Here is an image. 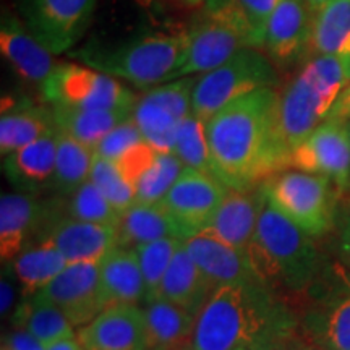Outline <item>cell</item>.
<instances>
[{
    "instance_id": "36",
    "label": "cell",
    "mask_w": 350,
    "mask_h": 350,
    "mask_svg": "<svg viewBox=\"0 0 350 350\" xmlns=\"http://www.w3.org/2000/svg\"><path fill=\"white\" fill-rule=\"evenodd\" d=\"M67 213L68 217L96 224L117 226L120 221V213L109 203L106 196L100 193L91 180L83 183L75 193L68 196Z\"/></svg>"
},
{
    "instance_id": "47",
    "label": "cell",
    "mask_w": 350,
    "mask_h": 350,
    "mask_svg": "<svg viewBox=\"0 0 350 350\" xmlns=\"http://www.w3.org/2000/svg\"><path fill=\"white\" fill-rule=\"evenodd\" d=\"M327 2H329V0H306V3H308L313 13L318 12L321 7H325Z\"/></svg>"
},
{
    "instance_id": "8",
    "label": "cell",
    "mask_w": 350,
    "mask_h": 350,
    "mask_svg": "<svg viewBox=\"0 0 350 350\" xmlns=\"http://www.w3.org/2000/svg\"><path fill=\"white\" fill-rule=\"evenodd\" d=\"M261 185L271 203L308 237H321L331 229L334 195L329 178L291 170L273 175Z\"/></svg>"
},
{
    "instance_id": "29",
    "label": "cell",
    "mask_w": 350,
    "mask_h": 350,
    "mask_svg": "<svg viewBox=\"0 0 350 350\" xmlns=\"http://www.w3.org/2000/svg\"><path fill=\"white\" fill-rule=\"evenodd\" d=\"M306 54L350 57V0H329L313 13Z\"/></svg>"
},
{
    "instance_id": "14",
    "label": "cell",
    "mask_w": 350,
    "mask_h": 350,
    "mask_svg": "<svg viewBox=\"0 0 350 350\" xmlns=\"http://www.w3.org/2000/svg\"><path fill=\"white\" fill-rule=\"evenodd\" d=\"M34 297L55 305L73 326L88 325L106 308L98 262H68Z\"/></svg>"
},
{
    "instance_id": "10",
    "label": "cell",
    "mask_w": 350,
    "mask_h": 350,
    "mask_svg": "<svg viewBox=\"0 0 350 350\" xmlns=\"http://www.w3.org/2000/svg\"><path fill=\"white\" fill-rule=\"evenodd\" d=\"M196 77H187L154 86L137 98L131 119L137 122L144 142L159 152L174 150L183 120L191 113Z\"/></svg>"
},
{
    "instance_id": "27",
    "label": "cell",
    "mask_w": 350,
    "mask_h": 350,
    "mask_svg": "<svg viewBox=\"0 0 350 350\" xmlns=\"http://www.w3.org/2000/svg\"><path fill=\"white\" fill-rule=\"evenodd\" d=\"M165 237H175L185 242L178 226L161 204L135 203L120 214V221L117 224L119 247L135 250L139 245Z\"/></svg>"
},
{
    "instance_id": "25",
    "label": "cell",
    "mask_w": 350,
    "mask_h": 350,
    "mask_svg": "<svg viewBox=\"0 0 350 350\" xmlns=\"http://www.w3.org/2000/svg\"><path fill=\"white\" fill-rule=\"evenodd\" d=\"M104 306L137 305L146 299V286L137 252L113 248L99 262Z\"/></svg>"
},
{
    "instance_id": "3",
    "label": "cell",
    "mask_w": 350,
    "mask_h": 350,
    "mask_svg": "<svg viewBox=\"0 0 350 350\" xmlns=\"http://www.w3.org/2000/svg\"><path fill=\"white\" fill-rule=\"evenodd\" d=\"M190 26L143 29L122 39H93L70 57L99 72L120 78L137 88L170 81L185 60Z\"/></svg>"
},
{
    "instance_id": "30",
    "label": "cell",
    "mask_w": 350,
    "mask_h": 350,
    "mask_svg": "<svg viewBox=\"0 0 350 350\" xmlns=\"http://www.w3.org/2000/svg\"><path fill=\"white\" fill-rule=\"evenodd\" d=\"M94 150L57 129V159L51 188L57 195L70 196L90 180Z\"/></svg>"
},
{
    "instance_id": "34",
    "label": "cell",
    "mask_w": 350,
    "mask_h": 350,
    "mask_svg": "<svg viewBox=\"0 0 350 350\" xmlns=\"http://www.w3.org/2000/svg\"><path fill=\"white\" fill-rule=\"evenodd\" d=\"M183 169L185 165L172 151L159 152L154 164L139 178L135 187V193H137L135 203L159 204L169 193L170 188L174 187V183L177 182V178L180 177Z\"/></svg>"
},
{
    "instance_id": "16",
    "label": "cell",
    "mask_w": 350,
    "mask_h": 350,
    "mask_svg": "<svg viewBox=\"0 0 350 350\" xmlns=\"http://www.w3.org/2000/svg\"><path fill=\"white\" fill-rule=\"evenodd\" d=\"M78 340L85 350H148L143 310L137 305L104 308L80 327Z\"/></svg>"
},
{
    "instance_id": "2",
    "label": "cell",
    "mask_w": 350,
    "mask_h": 350,
    "mask_svg": "<svg viewBox=\"0 0 350 350\" xmlns=\"http://www.w3.org/2000/svg\"><path fill=\"white\" fill-rule=\"evenodd\" d=\"M282 329V313L265 282L226 284L200 312L191 350H261Z\"/></svg>"
},
{
    "instance_id": "15",
    "label": "cell",
    "mask_w": 350,
    "mask_h": 350,
    "mask_svg": "<svg viewBox=\"0 0 350 350\" xmlns=\"http://www.w3.org/2000/svg\"><path fill=\"white\" fill-rule=\"evenodd\" d=\"M313 12L306 0H281L266 26L265 44L271 62L288 67L308 52Z\"/></svg>"
},
{
    "instance_id": "39",
    "label": "cell",
    "mask_w": 350,
    "mask_h": 350,
    "mask_svg": "<svg viewBox=\"0 0 350 350\" xmlns=\"http://www.w3.org/2000/svg\"><path fill=\"white\" fill-rule=\"evenodd\" d=\"M157 154H159V151L156 148H152L150 143L142 142L131 146L129 151H125L113 163L119 167L120 174L125 177V180L131 183L133 187H137L139 178L154 164Z\"/></svg>"
},
{
    "instance_id": "17",
    "label": "cell",
    "mask_w": 350,
    "mask_h": 350,
    "mask_svg": "<svg viewBox=\"0 0 350 350\" xmlns=\"http://www.w3.org/2000/svg\"><path fill=\"white\" fill-rule=\"evenodd\" d=\"M42 240L54 245L67 262H99L119 247L117 226L64 217L49 227Z\"/></svg>"
},
{
    "instance_id": "48",
    "label": "cell",
    "mask_w": 350,
    "mask_h": 350,
    "mask_svg": "<svg viewBox=\"0 0 350 350\" xmlns=\"http://www.w3.org/2000/svg\"><path fill=\"white\" fill-rule=\"evenodd\" d=\"M349 133H350V120H349Z\"/></svg>"
},
{
    "instance_id": "41",
    "label": "cell",
    "mask_w": 350,
    "mask_h": 350,
    "mask_svg": "<svg viewBox=\"0 0 350 350\" xmlns=\"http://www.w3.org/2000/svg\"><path fill=\"white\" fill-rule=\"evenodd\" d=\"M240 3H242L245 15L250 21L253 34H255L256 47L261 49L262 44H265L266 26H268L271 15L281 3V0H240Z\"/></svg>"
},
{
    "instance_id": "44",
    "label": "cell",
    "mask_w": 350,
    "mask_h": 350,
    "mask_svg": "<svg viewBox=\"0 0 350 350\" xmlns=\"http://www.w3.org/2000/svg\"><path fill=\"white\" fill-rule=\"evenodd\" d=\"M46 350H85V349L81 347L78 338L72 336V338H65L62 340H59V342L49 345V347H46Z\"/></svg>"
},
{
    "instance_id": "26",
    "label": "cell",
    "mask_w": 350,
    "mask_h": 350,
    "mask_svg": "<svg viewBox=\"0 0 350 350\" xmlns=\"http://www.w3.org/2000/svg\"><path fill=\"white\" fill-rule=\"evenodd\" d=\"M44 216V206L29 193H3L0 200V256L10 261Z\"/></svg>"
},
{
    "instance_id": "45",
    "label": "cell",
    "mask_w": 350,
    "mask_h": 350,
    "mask_svg": "<svg viewBox=\"0 0 350 350\" xmlns=\"http://www.w3.org/2000/svg\"><path fill=\"white\" fill-rule=\"evenodd\" d=\"M340 247H342V252L347 261L350 262V206L347 211V216H345L344 227H342V242H340Z\"/></svg>"
},
{
    "instance_id": "43",
    "label": "cell",
    "mask_w": 350,
    "mask_h": 350,
    "mask_svg": "<svg viewBox=\"0 0 350 350\" xmlns=\"http://www.w3.org/2000/svg\"><path fill=\"white\" fill-rule=\"evenodd\" d=\"M327 119L342 120V122L350 120V83L347 85V88L342 91V94L339 96V99L336 100L334 107L331 109Z\"/></svg>"
},
{
    "instance_id": "28",
    "label": "cell",
    "mask_w": 350,
    "mask_h": 350,
    "mask_svg": "<svg viewBox=\"0 0 350 350\" xmlns=\"http://www.w3.org/2000/svg\"><path fill=\"white\" fill-rule=\"evenodd\" d=\"M55 126L75 138L85 146L96 150L109 131L130 119L131 111H107V109H77L51 106Z\"/></svg>"
},
{
    "instance_id": "46",
    "label": "cell",
    "mask_w": 350,
    "mask_h": 350,
    "mask_svg": "<svg viewBox=\"0 0 350 350\" xmlns=\"http://www.w3.org/2000/svg\"><path fill=\"white\" fill-rule=\"evenodd\" d=\"M174 2H177L178 5L185 8H200L203 7V3L206 2V0H174Z\"/></svg>"
},
{
    "instance_id": "12",
    "label": "cell",
    "mask_w": 350,
    "mask_h": 350,
    "mask_svg": "<svg viewBox=\"0 0 350 350\" xmlns=\"http://www.w3.org/2000/svg\"><path fill=\"white\" fill-rule=\"evenodd\" d=\"M227 191L229 188L213 175L185 167L159 204L174 219L187 242L204 229Z\"/></svg>"
},
{
    "instance_id": "24",
    "label": "cell",
    "mask_w": 350,
    "mask_h": 350,
    "mask_svg": "<svg viewBox=\"0 0 350 350\" xmlns=\"http://www.w3.org/2000/svg\"><path fill=\"white\" fill-rule=\"evenodd\" d=\"M214 288L216 287L187 252L185 245H182L164 274L156 297L198 317Z\"/></svg>"
},
{
    "instance_id": "40",
    "label": "cell",
    "mask_w": 350,
    "mask_h": 350,
    "mask_svg": "<svg viewBox=\"0 0 350 350\" xmlns=\"http://www.w3.org/2000/svg\"><path fill=\"white\" fill-rule=\"evenodd\" d=\"M325 338L331 350H350V295H345L331 308Z\"/></svg>"
},
{
    "instance_id": "23",
    "label": "cell",
    "mask_w": 350,
    "mask_h": 350,
    "mask_svg": "<svg viewBox=\"0 0 350 350\" xmlns=\"http://www.w3.org/2000/svg\"><path fill=\"white\" fill-rule=\"evenodd\" d=\"M148 350H191L198 317L159 299L144 300Z\"/></svg>"
},
{
    "instance_id": "32",
    "label": "cell",
    "mask_w": 350,
    "mask_h": 350,
    "mask_svg": "<svg viewBox=\"0 0 350 350\" xmlns=\"http://www.w3.org/2000/svg\"><path fill=\"white\" fill-rule=\"evenodd\" d=\"M21 329L28 331L44 347L73 336V325L67 317L49 301L33 297L18 312Z\"/></svg>"
},
{
    "instance_id": "13",
    "label": "cell",
    "mask_w": 350,
    "mask_h": 350,
    "mask_svg": "<svg viewBox=\"0 0 350 350\" xmlns=\"http://www.w3.org/2000/svg\"><path fill=\"white\" fill-rule=\"evenodd\" d=\"M288 167L323 175L339 190L350 185L349 122L326 119L288 157Z\"/></svg>"
},
{
    "instance_id": "11",
    "label": "cell",
    "mask_w": 350,
    "mask_h": 350,
    "mask_svg": "<svg viewBox=\"0 0 350 350\" xmlns=\"http://www.w3.org/2000/svg\"><path fill=\"white\" fill-rule=\"evenodd\" d=\"M99 0H16L21 21L52 54L70 52L85 36Z\"/></svg>"
},
{
    "instance_id": "4",
    "label": "cell",
    "mask_w": 350,
    "mask_h": 350,
    "mask_svg": "<svg viewBox=\"0 0 350 350\" xmlns=\"http://www.w3.org/2000/svg\"><path fill=\"white\" fill-rule=\"evenodd\" d=\"M350 83V57L314 55L279 94L278 138L284 152L305 142L329 116Z\"/></svg>"
},
{
    "instance_id": "7",
    "label": "cell",
    "mask_w": 350,
    "mask_h": 350,
    "mask_svg": "<svg viewBox=\"0 0 350 350\" xmlns=\"http://www.w3.org/2000/svg\"><path fill=\"white\" fill-rule=\"evenodd\" d=\"M273 62L258 47H245L221 67L201 75L191 96V113L208 122L219 111L262 88L278 86Z\"/></svg>"
},
{
    "instance_id": "31",
    "label": "cell",
    "mask_w": 350,
    "mask_h": 350,
    "mask_svg": "<svg viewBox=\"0 0 350 350\" xmlns=\"http://www.w3.org/2000/svg\"><path fill=\"white\" fill-rule=\"evenodd\" d=\"M68 262L54 245L41 240L36 247L26 248L13 262L16 279L25 295L34 297L62 273Z\"/></svg>"
},
{
    "instance_id": "9",
    "label": "cell",
    "mask_w": 350,
    "mask_h": 350,
    "mask_svg": "<svg viewBox=\"0 0 350 350\" xmlns=\"http://www.w3.org/2000/svg\"><path fill=\"white\" fill-rule=\"evenodd\" d=\"M49 106L133 111L137 98L111 75L77 64L57 65L41 90Z\"/></svg>"
},
{
    "instance_id": "20",
    "label": "cell",
    "mask_w": 350,
    "mask_h": 350,
    "mask_svg": "<svg viewBox=\"0 0 350 350\" xmlns=\"http://www.w3.org/2000/svg\"><path fill=\"white\" fill-rule=\"evenodd\" d=\"M261 201V185L253 190H229L203 230L240 252H247L256 230Z\"/></svg>"
},
{
    "instance_id": "5",
    "label": "cell",
    "mask_w": 350,
    "mask_h": 350,
    "mask_svg": "<svg viewBox=\"0 0 350 350\" xmlns=\"http://www.w3.org/2000/svg\"><path fill=\"white\" fill-rule=\"evenodd\" d=\"M261 190L256 230L245 252L253 273L261 282L279 279L292 288H304L317 273V248L312 237L271 203L262 185Z\"/></svg>"
},
{
    "instance_id": "38",
    "label": "cell",
    "mask_w": 350,
    "mask_h": 350,
    "mask_svg": "<svg viewBox=\"0 0 350 350\" xmlns=\"http://www.w3.org/2000/svg\"><path fill=\"white\" fill-rule=\"evenodd\" d=\"M144 142L142 131H139L137 122L133 119H126L116 126V129L109 131L106 137L103 138L98 146H96L94 154L104 159L116 161L129 151L131 146Z\"/></svg>"
},
{
    "instance_id": "35",
    "label": "cell",
    "mask_w": 350,
    "mask_h": 350,
    "mask_svg": "<svg viewBox=\"0 0 350 350\" xmlns=\"http://www.w3.org/2000/svg\"><path fill=\"white\" fill-rule=\"evenodd\" d=\"M182 245L183 242L180 239L165 237L135 248L139 266H142L144 286H146V299L144 300L154 299L157 295L164 274L167 273L175 253Z\"/></svg>"
},
{
    "instance_id": "19",
    "label": "cell",
    "mask_w": 350,
    "mask_h": 350,
    "mask_svg": "<svg viewBox=\"0 0 350 350\" xmlns=\"http://www.w3.org/2000/svg\"><path fill=\"white\" fill-rule=\"evenodd\" d=\"M55 130L54 116L47 103H34L26 96L3 98L0 117V152L3 157Z\"/></svg>"
},
{
    "instance_id": "42",
    "label": "cell",
    "mask_w": 350,
    "mask_h": 350,
    "mask_svg": "<svg viewBox=\"0 0 350 350\" xmlns=\"http://www.w3.org/2000/svg\"><path fill=\"white\" fill-rule=\"evenodd\" d=\"M3 345L8 350H46V347L36 338H33L28 331L21 329V327L13 332Z\"/></svg>"
},
{
    "instance_id": "33",
    "label": "cell",
    "mask_w": 350,
    "mask_h": 350,
    "mask_svg": "<svg viewBox=\"0 0 350 350\" xmlns=\"http://www.w3.org/2000/svg\"><path fill=\"white\" fill-rule=\"evenodd\" d=\"M172 152L185 167L206 172L214 177L211 151L206 137V122L200 120L193 113H190L178 129Z\"/></svg>"
},
{
    "instance_id": "49",
    "label": "cell",
    "mask_w": 350,
    "mask_h": 350,
    "mask_svg": "<svg viewBox=\"0 0 350 350\" xmlns=\"http://www.w3.org/2000/svg\"><path fill=\"white\" fill-rule=\"evenodd\" d=\"M240 350H243V349H240Z\"/></svg>"
},
{
    "instance_id": "18",
    "label": "cell",
    "mask_w": 350,
    "mask_h": 350,
    "mask_svg": "<svg viewBox=\"0 0 350 350\" xmlns=\"http://www.w3.org/2000/svg\"><path fill=\"white\" fill-rule=\"evenodd\" d=\"M0 49L15 72L39 90L57 67L52 59L54 54L34 38L23 21L7 12L0 26Z\"/></svg>"
},
{
    "instance_id": "6",
    "label": "cell",
    "mask_w": 350,
    "mask_h": 350,
    "mask_svg": "<svg viewBox=\"0 0 350 350\" xmlns=\"http://www.w3.org/2000/svg\"><path fill=\"white\" fill-rule=\"evenodd\" d=\"M190 46L172 80L204 75L245 47H256L240 0H206L190 25Z\"/></svg>"
},
{
    "instance_id": "22",
    "label": "cell",
    "mask_w": 350,
    "mask_h": 350,
    "mask_svg": "<svg viewBox=\"0 0 350 350\" xmlns=\"http://www.w3.org/2000/svg\"><path fill=\"white\" fill-rule=\"evenodd\" d=\"M55 159L57 130L8 154L3 161V172L16 191L33 195L51 188Z\"/></svg>"
},
{
    "instance_id": "1",
    "label": "cell",
    "mask_w": 350,
    "mask_h": 350,
    "mask_svg": "<svg viewBox=\"0 0 350 350\" xmlns=\"http://www.w3.org/2000/svg\"><path fill=\"white\" fill-rule=\"evenodd\" d=\"M278 109L275 88H262L206 122L214 177L229 190H253L288 167L278 138Z\"/></svg>"
},
{
    "instance_id": "37",
    "label": "cell",
    "mask_w": 350,
    "mask_h": 350,
    "mask_svg": "<svg viewBox=\"0 0 350 350\" xmlns=\"http://www.w3.org/2000/svg\"><path fill=\"white\" fill-rule=\"evenodd\" d=\"M90 180L98 187L100 193L106 196L109 203L120 214H124L135 204V200H137L135 187L125 180L113 161L94 154Z\"/></svg>"
},
{
    "instance_id": "21",
    "label": "cell",
    "mask_w": 350,
    "mask_h": 350,
    "mask_svg": "<svg viewBox=\"0 0 350 350\" xmlns=\"http://www.w3.org/2000/svg\"><path fill=\"white\" fill-rule=\"evenodd\" d=\"M183 245L214 287L260 281L253 273L247 253L230 247L208 232H198Z\"/></svg>"
}]
</instances>
